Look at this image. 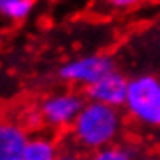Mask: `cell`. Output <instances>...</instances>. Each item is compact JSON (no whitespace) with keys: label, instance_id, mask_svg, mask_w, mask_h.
Listing matches in <instances>:
<instances>
[{"label":"cell","instance_id":"9c48e42d","mask_svg":"<svg viewBox=\"0 0 160 160\" xmlns=\"http://www.w3.org/2000/svg\"><path fill=\"white\" fill-rule=\"evenodd\" d=\"M35 0H0V14L12 21L28 18L33 11Z\"/></svg>","mask_w":160,"mask_h":160},{"label":"cell","instance_id":"7a4b0ae2","mask_svg":"<svg viewBox=\"0 0 160 160\" xmlns=\"http://www.w3.org/2000/svg\"><path fill=\"white\" fill-rule=\"evenodd\" d=\"M123 113L141 127H160V78L137 74L128 79Z\"/></svg>","mask_w":160,"mask_h":160},{"label":"cell","instance_id":"30bf717a","mask_svg":"<svg viewBox=\"0 0 160 160\" xmlns=\"http://www.w3.org/2000/svg\"><path fill=\"white\" fill-rule=\"evenodd\" d=\"M109 2H111V5L116 7V9H130V7L139 4L141 0H109Z\"/></svg>","mask_w":160,"mask_h":160},{"label":"cell","instance_id":"ba28073f","mask_svg":"<svg viewBox=\"0 0 160 160\" xmlns=\"http://www.w3.org/2000/svg\"><path fill=\"white\" fill-rule=\"evenodd\" d=\"M139 148L132 142H116V144L106 146L102 150L92 153L90 160H136L139 157Z\"/></svg>","mask_w":160,"mask_h":160},{"label":"cell","instance_id":"7c38bea8","mask_svg":"<svg viewBox=\"0 0 160 160\" xmlns=\"http://www.w3.org/2000/svg\"><path fill=\"white\" fill-rule=\"evenodd\" d=\"M136 160H160V151H141Z\"/></svg>","mask_w":160,"mask_h":160},{"label":"cell","instance_id":"3957f363","mask_svg":"<svg viewBox=\"0 0 160 160\" xmlns=\"http://www.w3.org/2000/svg\"><path fill=\"white\" fill-rule=\"evenodd\" d=\"M85 104L86 95L76 90H62L46 95L37 106L41 125H46L53 130H71L72 123L79 116Z\"/></svg>","mask_w":160,"mask_h":160},{"label":"cell","instance_id":"8992f818","mask_svg":"<svg viewBox=\"0 0 160 160\" xmlns=\"http://www.w3.org/2000/svg\"><path fill=\"white\" fill-rule=\"evenodd\" d=\"M28 137L23 122L0 116V160H23Z\"/></svg>","mask_w":160,"mask_h":160},{"label":"cell","instance_id":"6da1fadb","mask_svg":"<svg viewBox=\"0 0 160 160\" xmlns=\"http://www.w3.org/2000/svg\"><path fill=\"white\" fill-rule=\"evenodd\" d=\"M123 128H125L123 109L86 100L79 116L72 123L71 137L76 148L95 153L106 146L120 142Z\"/></svg>","mask_w":160,"mask_h":160},{"label":"cell","instance_id":"4fadbf2b","mask_svg":"<svg viewBox=\"0 0 160 160\" xmlns=\"http://www.w3.org/2000/svg\"><path fill=\"white\" fill-rule=\"evenodd\" d=\"M158 42H160V37H158Z\"/></svg>","mask_w":160,"mask_h":160},{"label":"cell","instance_id":"277c9868","mask_svg":"<svg viewBox=\"0 0 160 160\" xmlns=\"http://www.w3.org/2000/svg\"><path fill=\"white\" fill-rule=\"evenodd\" d=\"M113 71H116V62L111 55L93 53L65 62L58 69V78L67 85L83 86L86 90Z\"/></svg>","mask_w":160,"mask_h":160},{"label":"cell","instance_id":"8fae6325","mask_svg":"<svg viewBox=\"0 0 160 160\" xmlns=\"http://www.w3.org/2000/svg\"><path fill=\"white\" fill-rule=\"evenodd\" d=\"M57 160H83V158H81V155L74 150H62Z\"/></svg>","mask_w":160,"mask_h":160},{"label":"cell","instance_id":"52a82bcc","mask_svg":"<svg viewBox=\"0 0 160 160\" xmlns=\"http://www.w3.org/2000/svg\"><path fill=\"white\" fill-rule=\"evenodd\" d=\"M60 151L62 150L55 137L48 134H37L28 137L23 160H57Z\"/></svg>","mask_w":160,"mask_h":160},{"label":"cell","instance_id":"5b68a950","mask_svg":"<svg viewBox=\"0 0 160 160\" xmlns=\"http://www.w3.org/2000/svg\"><path fill=\"white\" fill-rule=\"evenodd\" d=\"M127 90H128V78L123 72L116 71L109 72L108 76H104L100 81H97L95 85L85 90L86 100H93V102H100L111 108L123 109L125 106V99H127Z\"/></svg>","mask_w":160,"mask_h":160}]
</instances>
